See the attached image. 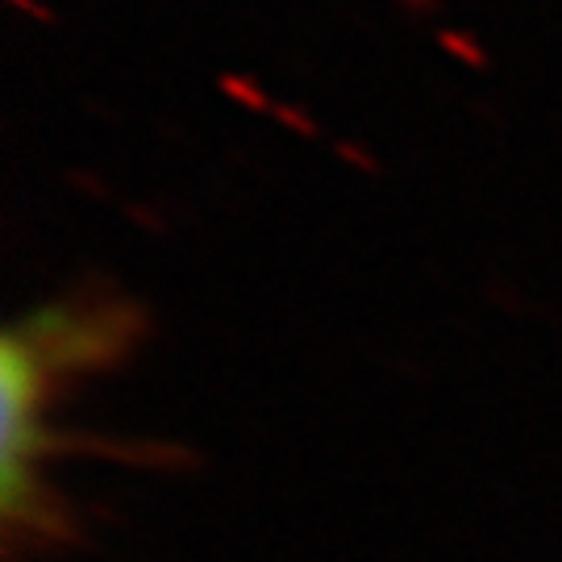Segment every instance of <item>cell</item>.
I'll return each instance as SVG.
<instances>
[{
    "label": "cell",
    "instance_id": "6da1fadb",
    "mask_svg": "<svg viewBox=\"0 0 562 562\" xmlns=\"http://www.w3.org/2000/svg\"><path fill=\"white\" fill-rule=\"evenodd\" d=\"M101 313H34L4 334L0 346V396H4V467H0V517L9 542L46 525V459L50 413L59 383L97 359L104 346Z\"/></svg>",
    "mask_w": 562,
    "mask_h": 562
}]
</instances>
